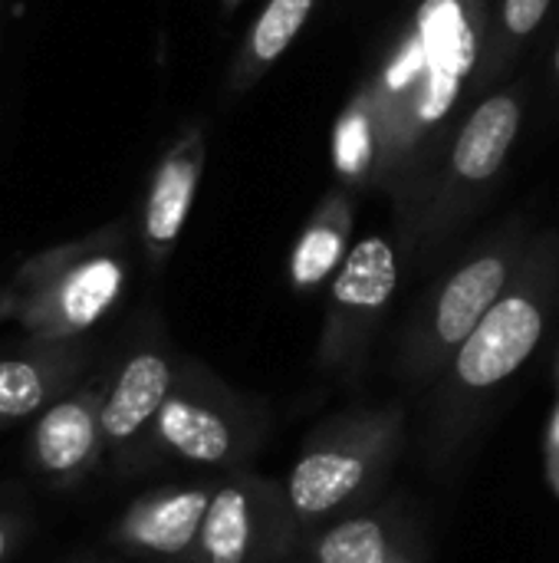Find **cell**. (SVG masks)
<instances>
[{
  "label": "cell",
  "mask_w": 559,
  "mask_h": 563,
  "mask_svg": "<svg viewBox=\"0 0 559 563\" xmlns=\"http://www.w3.org/2000/svg\"><path fill=\"white\" fill-rule=\"evenodd\" d=\"M402 280V251L382 238H362L353 244L339 274L326 287V320L316 343V366L323 373L353 376L395 300Z\"/></svg>",
  "instance_id": "cell-8"
},
{
  "label": "cell",
  "mask_w": 559,
  "mask_h": 563,
  "mask_svg": "<svg viewBox=\"0 0 559 563\" xmlns=\"http://www.w3.org/2000/svg\"><path fill=\"white\" fill-rule=\"evenodd\" d=\"M175 379L178 369L161 343L135 346L125 356V363L115 369V376L105 383V396H102L105 449H119L138 439V432L155 422L158 409L171 396Z\"/></svg>",
  "instance_id": "cell-13"
},
{
  "label": "cell",
  "mask_w": 559,
  "mask_h": 563,
  "mask_svg": "<svg viewBox=\"0 0 559 563\" xmlns=\"http://www.w3.org/2000/svg\"><path fill=\"white\" fill-rule=\"evenodd\" d=\"M125 221H112L26 257L0 290V317L16 320L33 343H76L125 290Z\"/></svg>",
  "instance_id": "cell-4"
},
{
  "label": "cell",
  "mask_w": 559,
  "mask_h": 563,
  "mask_svg": "<svg viewBox=\"0 0 559 563\" xmlns=\"http://www.w3.org/2000/svg\"><path fill=\"white\" fill-rule=\"evenodd\" d=\"M356 191L346 185H333L306 218L287 257V280L297 294H316L333 284L343 261L353 251V224H356Z\"/></svg>",
  "instance_id": "cell-14"
},
{
  "label": "cell",
  "mask_w": 559,
  "mask_h": 563,
  "mask_svg": "<svg viewBox=\"0 0 559 563\" xmlns=\"http://www.w3.org/2000/svg\"><path fill=\"white\" fill-rule=\"evenodd\" d=\"M547 475H550V482H554L559 495V452H547Z\"/></svg>",
  "instance_id": "cell-20"
},
{
  "label": "cell",
  "mask_w": 559,
  "mask_h": 563,
  "mask_svg": "<svg viewBox=\"0 0 559 563\" xmlns=\"http://www.w3.org/2000/svg\"><path fill=\"white\" fill-rule=\"evenodd\" d=\"M524 86H501L488 92L445 142L441 155L428 165L418 188L395 208L402 254L425 267L448 241L474 218L484 195L494 188L511 162L524 125Z\"/></svg>",
  "instance_id": "cell-3"
},
{
  "label": "cell",
  "mask_w": 559,
  "mask_h": 563,
  "mask_svg": "<svg viewBox=\"0 0 559 563\" xmlns=\"http://www.w3.org/2000/svg\"><path fill=\"white\" fill-rule=\"evenodd\" d=\"M491 0H418L333 129L336 181L402 208L478 102Z\"/></svg>",
  "instance_id": "cell-1"
},
{
  "label": "cell",
  "mask_w": 559,
  "mask_h": 563,
  "mask_svg": "<svg viewBox=\"0 0 559 563\" xmlns=\"http://www.w3.org/2000/svg\"><path fill=\"white\" fill-rule=\"evenodd\" d=\"M224 3H227V10H234V3H237V0H224Z\"/></svg>",
  "instance_id": "cell-23"
},
{
  "label": "cell",
  "mask_w": 559,
  "mask_h": 563,
  "mask_svg": "<svg viewBox=\"0 0 559 563\" xmlns=\"http://www.w3.org/2000/svg\"><path fill=\"white\" fill-rule=\"evenodd\" d=\"M208 162V135L201 122H188L181 135L161 152V158L152 168L142 218H138V238L148 264L155 271L165 267L171 251L181 241V231L191 218L198 185Z\"/></svg>",
  "instance_id": "cell-10"
},
{
  "label": "cell",
  "mask_w": 559,
  "mask_h": 563,
  "mask_svg": "<svg viewBox=\"0 0 559 563\" xmlns=\"http://www.w3.org/2000/svg\"><path fill=\"white\" fill-rule=\"evenodd\" d=\"M402 442L405 409L399 402L353 406L320 422L283 478V495L300 528L329 525L362 501L385 478Z\"/></svg>",
  "instance_id": "cell-6"
},
{
  "label": "cell",
  "mask_w": 559,
  "mask_h": 563,
  "mask_svg": "<svg viewBox=\"0 0 559 563\" xmlns=\"http://www.w3.org/2000/svg\"><path fill=\"white\" fill-rule=\"evenodd\" d=\"M211 495L214 485H171L148 492L125 508L115 525V541L128 551L165 561L194 554Z\"/></svg>",
  "instance_id": "cell-12"
},
{
  "label": "cell",
  "mask_w": 559,
  "mask_h": 563,
  "mask_svg": "<svg viewBox=\"0 0 559 563\" xmlns=\"http://www.w3.org/2000/svg\"><path fill=\"white\" fill-rule=\"evenodd\" d=\"M300 521L290 511L283 485L237 472L214 485L194 561L277 563L293 544Z\"/></svg>",
  "instance_id": "cell-9"
},
{
  "label": "cell",
  "mask_w": 559,
  "mask_h": 563,
  "mask_svg": "<svg viewBox=\"0 0 559 563\" xmlns=\"http://www.w3.org/2000/svg\"><path fill=\"white\" fill-rule=\"evenodd\" d=\"M310 563H415L379 515H343L310 541Z\"/></svg>",
  "instance_id": "cell-18"
},
{
  "label": "cell",
  "mask_w": 559,
  "mask_h": 563,
  "mask_svg": "<svg viewBox=\"0 0 559 563\" xmlns=\"http://www.w3.org/2000/svg\"><path fill=\"white\" fill-rule=\"evenodd\" d=\"M260 429V406H250L204 366L185 363L152 422V439L188 465L231 468L254 452Z\"/></svg>",
  "instance_id": "cell-7"
},
{
  "label": "cell",
  "mask_w": 559,
  "mask_h": 563,
  "mask_svg": "<svg viewBox=\"0 0 559 563\" xmlns=\"http://www.w3.org/2000/svg\"><path fill=\"white\" fill-rule=\"evenodd\" d=\"M554 0H494L491 16H488V33H484V49H481V66H478V102L501 89L514 63L521 59L524 46L530 36L544 26Z\"/></svg>",
  "instance_id": "cell-17"
},
{
  "label": "cell",
  "mask_w": 559,
  "mask_h": 563,
  "mask_svg": "<svg viewBox=\"0 0 559 563\" xmlns=\"http://www.w3.org/2000/svg\"><path fill=\"white\" fill-rule=\"evenodd\" d=\"M102 396L105 386H82L63 393L40 412L30 439V452H33V465L43 475L56 482H76L96 465L99 452L105 449Z\"/></svg>",
  "instance_id": "cell-11"
},
{
  "label": "cell",
  "mask_w": 559,
  "mask_h": 563,
  "mask_svg": "<svg viewBox=\"0 0 559 563\" xmlns=\"http://www.w3.org/2000/svg\"><path fill=\"white\" fill-rule=\"evenodd\" d=\"M82 366H86V350L79 343H36L26 353L3 356L0 360V429L59 399Z\"/></svg>",
  "instance_id": "cell-15"
},
{
  "label": "cell",
  "mask_w": 559,
  "mask_h": 563,
  "mask_svg": "<svg viewBox=\"0 0 559 563\" xmlns=\"http://www.w3.org/2000/svg\"><path fill=\"white\" fill-rule=\"evenodd\" d=\"M550 82L559 89V40H557V49H554V59H550Z\"/></svg>",
  "instance_id": "cell-22"
},
{
  "label": "cell",
  "mask_w": 559,
  "mask_h": 563,
  "mask_svg": "<svg viewBox=\"0 0 559 563\" xmlns=\"http://www.w3.org/2000/svg\"><path fill=\"white\" fill-rule=\"evenodd\" d=\"M323 0H267L260 13L244 30L231 66H227V92L241 96L254 89L277 59L293 46V40L303 33V26L316 16Z\"/></svg>",
  "instance_id": "cell-16"
},
{
  "label": "cell",
  "mask_w": 559,
  "mask_h": 563,
  "mask_svg": "<svg viewBox=\"0 0 559 563\" xmlns=\"http://www.w3.org/2000/svg\"><path fill=\"white\" fill-rule=\"evenodd\" d=\"M534 241L530 218L524 211L497 221L448 267L409 313L399 340V373L409 386H432L458 346L488 317L497 297L514 280L527 247Z\"/></svg>",
  "instance_id": "cell-5"
},
{
  "label": "cell",
  "mask_w": 559,
  "mask_h": 563,
  "mask_svg": "<svg viewBox=\"0 0 559 563\" xmlns=\"http://www.w3.org/2000/svg\"><path fill=\"white\" fill-rule=\"evenodd\" d=\"M10 544H13V525L7 518H0V563L10 554Z\"/></svg>",
  "instance_id": "cell-19"
},
{
  "label": "cell",
  "mask_w": 559,
  "mask_h": 563,
  "mask_svg": "<svg viewBox=\"0 0 559 563\" xmlns=\"http://www.w3.org/2000/svg\"><path fill=\"white\" fill-rule=\"evenodd\" d=\"M557 379H559V366H557Z\"/></svg>",
  "instance_id": "cell-24"
},
{
  "label": "cell",
  "mask_w": 559,
  "mask_h": 563,
  "mask_svg": "<svg viewBox=\"0 0 559 563\" xmlns=\"http://www.w3.org/2000/svg\"><path fill=\"white\" fill-rule=\"evenodd\" d=\"M547 452H559V406L554 412V422H550V435H547Z\"/></svg>",
  "instance_id": "cell-21"
},
{
  "label": "cell",
  "mask_w": 559,
  "mask_h": 563,
  "mask_svg": "<svg viewBox=\"0 0 559 563\" xmlns=\"http://www.w3.org/2000/svg\"><path fill=\"white\" fill-rule=\"evenodd\" d=\"M559 303V231H537L514 280L432 383L428 452L451 462L488 402L544 343Z\"/></svg>",
  "instance_id": "cell-2"
}]
</instances>
